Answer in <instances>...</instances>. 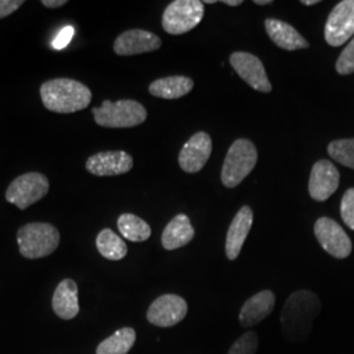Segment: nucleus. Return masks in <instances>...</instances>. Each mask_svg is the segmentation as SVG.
<instances>
[{"instance_id":"f257e3e1","label":"nucleus","mask_w":354,"mask_h":354,"mask_svg":"<svg viewBox=\"0 0 354 354\" xmlns=\"http://www.w3.org/2000/svg\"><path fill=\"white\" fill-rule=\"evenodd\" d=\"M320 313V301L310 290H298L288 298L281 313V328L291 342H304L311 333L313 323Z\"/></svg>"},{"instance_id":"f03ea898","label":"nucleus","mask_w":354,"mask_h":354,"mask_svg":"<svg viewBox=\"0 0 354 354\" xmlns=\"http://www.w3.org/2000/svg\"><path fill=\"white\" fill-rule=\"evenodd\" d=\"M39 95L45 108L54 113H75L86 109L92 100V92L86 84L67 77L45 82Z\"/></svg>"},{"instance_id":"7ed1b4c3","label":"nucleus","mask_w":354,"mask_h":354,"mask_svg":"<svg viewBox=\"0 0 354 354\" xmlns=\"http://www.w3.org/2000/svg\"><path fill=\"white\" fill-rule=\"evenodd\" d=\"M61 241L58 228L50 223L33 222L17 231V244L26 259H42L54 252Z\"/></svg>"},{"instance_id":"20e7f679","label":"nucleus","mask_w":354,"mask_h":354,"mask_svg":"<svg viewBox=\"0 0 354 354\" xmlns=\"http://www.w3.org/2000/svg\"><path fill=\"white\" fill-rule=\"evenodd\" d=\"M95 121L102 127H134L142 125L147 118L146 108L136 100H105L102 106L92 111Z\"/></svg>"},{"instance_id":"39448f33","label":"nucleus","mask_w":354,"mask_h":354,"mask_svg":"<svg viewBox=\"0 0 354 354\" xmlns=\"http://www.w3.org/2000/svg\"><path fill=\"white\" fill-rule=\"evenodd\" d=\"M257 163V150L251 140H235L228 149L221 178L225 187L235 188L248 176Z\"/></svg>"},{"instance_id":"423d86ee","label":"nucleus","mask_w":354,"mask_h":354,"mask_svg":"<svg viewBox=\"0 0 354 354\" xmlns=\"http://www.w3.org/2000/svg\"><path fill=\"white\" fill-rule=\"evenodd\" d=\"M203 1L175 0L165 8L162 26L167 33L178 36L194 29L203 21Z\"/></svg>"},{"instance_id":"0eeeda50","label":"nucleus","mask_w":354,"mask_h":354,"mask_svg":"<svg viewBox=\"0 0 354 354\" xmlns=\"http://www.w3.org/2000/svg\"><path fill=\"white\" fill-rule=\"evenodd\" d=\"M49 178L39 172H29L16 177L6 192V200L26 210L30 205L41 201L49 192Z\"/></svg>"},{"instance_id":"6e6552de","label":"nucleus","mask_w":354,"mask_h":354,"mask_svg":"<svg viewBox=\"0 0 354 354\" xmlns=\"http://www.w3.org/2000/svg\"><path fill=\"white\" fill-rule=\"evenodd\" d=\"M354 36V0H342L329 13L324 38L327 44L339 48Z\"/></svg>"},{"instance_id":"1a4fd4ad","label":"nucleus","mask_w":354,"mask_h":354,"mask_svg":"<svg viewBox=\"0 0 354 354\" xmlns=\"http://www.w3.org/2000/svg\"><path fill=\"white\" fill-rule=\"evenodd\" d=\"M315 236L326 252L336 259H345L352 253V241L344 228L333 219L319 218L314 226Z\"/></svg>"},{"instance_id":"9d476101","label":"nucleus","mask_w":354,"mask_h":354,"mask_svg":"<svg viewBox=\"0 0 354 354\" xmlns=\"http://www.w3.org/2000/svg\"><path fill=\"white\" fill-rule=\"evenodd\" d=\"M188 313V304L184 298L175 294H165L156 298L147 311L149 322L156 327H174Z\"/></svg>"},{"instance_id":"9b49d317","label":"nucleus","mask_w":354,"mask_h":354,"mask_svg":"<svg viewBox=\"0 0 354 354\" xmlns=\"http://www.w3.org/2000/svg\"><path fill=\"white\" fill-rule=\"evenodd\" d=\"M230 64L238 75L253 89L264 93L272 91L264 64L256 55L245 51H235L230 57Z\"/></svg>"},{"instance_id":"f8f14e48","label":"nucleus","mask_w":354,"mask_h":354,"mask_svg":"<svg viewBox=\"0 0 354 354\" xmlns=\"http://www.w3.org/2000/svg\"><path fill=\"white\" fill-rule=\"evenodd\" d=\"M213 150L212 138L207 133H196L181 149L178 165L187 174H197L207 163Z\"/></svg>"},{"instance_id":"ddd939ff","label":"nucleus","mask_w":354,"mask_h":354,"mask_svg":"<svg viewBox=\"0 0 354 354\" xmlns=\"http://www.w3.org/2000/svg\"><path fill=\"white\" fill-rule=\"evenodd\" d=\"M340 183V174L337 168L329 160L317 162L310 175L308 192L313 200L323 203L337 190Z\"/></svg>"},{"instance_id":"4468645a","label":"nucleus","mask_w":354,"mask_h":354,"mask_svg":"<svg viewBox=\"0 0 354 354\" xmlns=\"http://www.w3.org/2000/svg\"><path fill=\"white\" fill-rule=\"evenodd\" d=\"M133 165V156L127 152L104 151L89 156L86 169L95 176H118L127 174Z\"/></svg>"},{"instance_id":"2eb2a0df","label":"nucleus","mask_w":354,"mask_h":354,"mask_svg":"<svg viewBox=\"0 0 354 354\" xmlns=\"http://www.w3.org/2000/svg\"><path fill=\"white\" fill-rule=\"evenodd\" d=\"M162 39L149 30L130 29L115 38L113 50L117 55H137L158 50Z\"/></svg>"},{"instance_id":"dca6fc26","label":"nucleus","mask_w":354,"mask_h":354,"mask_svg":"<svg viewBox=\"0 0 354 354\" xmlns=\"http://www.w3.org/2000/svg\"><path fill=\"white\" fill-rule=\"evenodd\" d=\"M276 297L270 290H263L251 297L241 307L239 322L244 328H251L269 317L274 308Z\"/></svg>"},{"instance_id":"f3484780","label":"nucleus","mask_w":354,"mask_h":354,"mask_svg":"<svg viewBox=\"0 0 354 354\" xmlns=\"http://www.w3.org/2000/svg\"><path fill=\"white\" fill-rule=\"evenodd\" d=\"M253 223V212L250 206H243L232 219L226 238L228 260H236Z\"/></svg>"},{"instance_id":"a211bd4d","label":"nucleus","mask_w":354,"mask_h":354,"mask_svg":"<svg viewBox=\"0 0 354 354\" xmlns=\"http://www.w3.org/2000/svg\"><path fill=\"white\" fill-rule=\"evenodd\" d=\"M266 30L269 38L283 50H299L310 46L294 26L279 19H266Z\"/></svg>"},{"instance_id":"6ab92c4d","label":"nucleus","mask_w":354,"mask_h":354,"mask_svg":"<svg viewBox=\"0 0 354 354\" xmlns=\"http://www.w3.org/2000/svg\"><path fill=\"white\" fill-rule=\"evenodd\" d=\"M53 310L64 319L71 320L79 314V299H77V285L75 281L66 279L59 282L53 295Z\"/></svg>"},{"instance_id":"aec40b11","label":"nucleus","mask_w":354,"mask_h":354,"mask_svg":"<svg viewBox=\"0 0 354 354\" xmlns=\"http://www.w3.org/2000/svg\"><path fill=\"white\" fill-rule=\"evenodd\" d=\"M194 228L189 218L185 214H178L165 226L162 235V244L167 251L181 248L193 241Z\"/></svg>"},{"instance_id":"412c9836","label":"nucleus","mask_w":354,"mask_h":354,"mask_svg":"<svg viewBox=\"0 0 354 354\" xmlns=\"http://www.w3.org/2000/svg\"><path fill=\"white\" fill-rule=\"evenodd\" d=\"M193 87H194V83L190 77L167 76L152 82L149 91L155 97L165 99V100H175L188 95Z\"/></svg>"},{"instance_id":"4be33fe9","label":"nucleus","mask_w":354,"mask_h":354,"mask_svg":"<svg viewBox=\"0 0 354 354\" xmlns=\"http://www.w3.org/2000/svg\"><path fill=\"white\" fill-rule=\"evenodd\" d=\"M137 340L136 330L130 327L115 330L112 336L100 342L96 354H127Z\"/></svg>"},{"instance_id":"5701e85b","label":"nucleus","mask_w":354,"mask_h":354,"mask_svg":"<svg viewBox=\"0 0 354 354\" xmlns=\"http://www.w3.org/2000/svg\"><path fill=\"white\" fill-rule=\"evenodd\" d=\"M96 247L106 260L118 261L127 254V245L111 228H104L96 238Z\"/></svg>"},{"instance_id":"b1692460","label":"nucleus","mask_w":354,"mask_h":354,"mask_svg":"<svg viewBox=\"0 0 354 354\" xmlns=\"http://www.w3.org/2000/svg\"><path fill=\"white\" fill-rule=\"evenodd\" d=\"M117 226L121 235L130 241H147L151 236V227L146 221L134 214L120 215Z\"/></svg>"},{"instance_id":"393cba45","label":"nucleus","mask_w":354,"mask_h":354,"mask_svg":"<svg viewBox=\"0 0 354 354\" xmlns=\"http://www.w3.org/2000/svg\"><path fill=\"white\" fill-rule=\"evenodd\" d=\"M328 153L337 163L354 169V138L330 142Z\"/></svg>"},{"instance_id":"a878e982","label":"nucleus","mask_w":354,"mask_h":354,"mask_svg":"<svg viewBox=\"0 0 354 354\" xmlns=\"http://www.w3.org/2000/svg\"><path fill=\"white\" fill-rule=\"evenodd\" d=\"M259 348V337L254 332H247L241 335L230 348L228 354H256Z\"/></svg>"},{"instance_id":"bb28decb","label":"nucleus","mask_w":354,"mask_h":354,"mask_svg":"<svg viewBox=\"0 0 354 354\" xmlns=\"http://www.w3.org/2000/svg\"><path fill=\"white\" fill-rule=\"evenodd\" d=\"M336 71L340 75H351L354 73V37L349 41L348 46L342 50L337 62Z\"/></svg>"},{"instance_id":"cd10ccee","label":"nucleus","mask_w":354,"mask_h":354,"mask_svg":"<svg viewBox=\"0 0 354 354\" xmlns=\"http://www.w3.org/2000/svg\"><path fill=\"white\" fill-rule=\"evenodd\" d=\"M340 212L344 223L351 230H354V188L346 190L342 196Z\"/></svg>"},{"instance_id":"c85d7f7f","label":"nucleus","mask_w":354,"mask_h":354,"mask_svg":"<svg viewBox=\"0 0 354 354\" xmlns=\"http://www.w3.org/2000/svg\"><path fill=\"white\" fill-rule=\"evenodd\" d=\"M74 33H75L74 26H64V29L58 33V36L54 38V41H53V48L57 49V50H62V49H64V48L71 42V39L74 37Z\"/></svg>"},{"instance_id":"c756f323","label":"nucleus","mask_w":354,"mask_h":354,"mask_svg":"<svg viewBox=\"0 0 354 354\" xmlns=\"http://www.w3.org/2000/svg\"><path fill=\"white\" fill-rule=\"evenodd\" d=\"M23 4L24 0H0V19L16 12Z\"/></svg>"},{"instance_id":"7c9ffc66","label":"nucleus","mask_w":354,"mask_h":354,"mask_svg":"<svg viewBox=\"0 0 354 354\" xmlns=\"http://www.w3.org/2000/svg\"><path fill=\"white\" fill-rule=\"evenodd\" d=\"M41 4L45 6L46 8H59L64 4H67V1L66 0H42Z\"/></svg>"},{"instance_id":"2f4dec72","label":"nucleus","mask_w":354,"mask_h":354,"mask_svg":"<svg viewBox=\"0 0 354 354\" xmlns=\"http://www.w3.org/2000/svg\"><path fill=\"white\" fill-rule=\"evenodd\" d=\"M223 4L231 6V7H238V6L243 4V1L241 0H223Z\"/></svg>"},{"instance_id":"473e14b6","label":"nucleus","mask_w":354,"mask_h":354,"mask_svg":"<svg viewBox=\"0 0 354 354\" xmlns=\"http://www.w3.org/2000/svg\"><path fill=\"white\" fill-rule=\"evenodd\" d=\"M317 3H320L319 0H302V4L304 6H315Z\"/></svg>"},{"instance_id":"72a5a7b5","label":"nucleus","mask_w":354,"mask_h":354,"mask_svg":"<svg viewBox=\"0 0 354 354\" xmlns=\"http://www.w3.org/2000/svg\"><path fill=\"white\" fill-rule=\"evenodd\" d=\"M254 4H259V6H266V4H272V0H254Z\"/></svg>"},{"instance_id":"f704fd0d","label":"nucleus","mask_w":354,"mask_h":354,"mask_svg":"<svg viewBox=\"0 0 354 354\" xmlns=\"http://www.w3.org/2000/svg\"><path fill=\"white\" fill-rule=\"evenodd\" d=\"M203 3V4H214V3H216V0H205Z\"/></svg>"}]
</instances>
